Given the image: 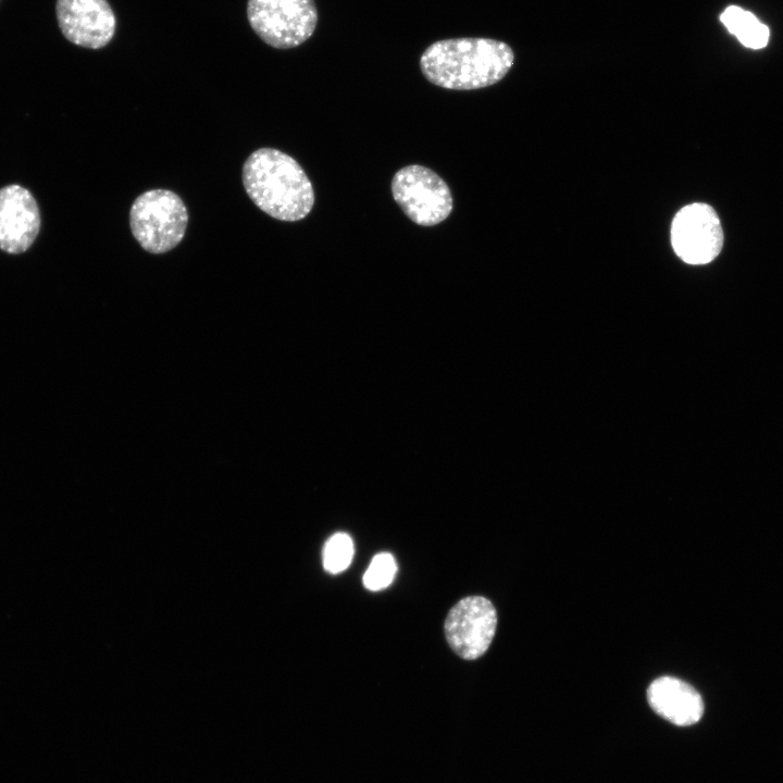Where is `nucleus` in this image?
I'll use <instances>...</instances> for the list:
<instances>
[{
	"mask_svg": "<svg viewBox=\"0 0 783 783\" xmlns=\"http://www.w3.org/2000/svg\"><path fill=\"white\" fill-rule=\"evenodd\" d=\"M514 53L505 42L489 38H455L432 44L420 67L432 84L453 90H472L498 83L513 65Z\"/></svg>",
	"mask_w": 783,
	"mask_h": 783,
	"instance_id": "f257e3e1",
	"label": "nucleus"
},
{
	"mask_svg": "<svg viewBox=\"0 0 783 783\" xmlns=\"http://www.w3.org/2000/svg\"><path fill=\"white\" fill-rule=\"evenodd\" d=\"M243 184L252 202L279 221L302 220L314 204L313 187L301 165L274 148H260L247 158Z\"/></svg>",
	"mask_w": 783,
	"mask_h": 783,
	"instance_id": "f03ea898",
	"label": "nucleus"
},
{
	"mask_svg": "<svg viewBox=\"0 0 783 783\" xmlns=\"http://www.w3.org/2000/svg\"><path fill=\"white\" fill-rule=\"evenodd\" d=\"M187 224L185 203L167 189L142 192L129 210L130 231L141 248L150 253L174 249L183 240Z\"/></svg>",
	"mask_w": 783,
	"mask_h": 783,
	"instance_id": "7ed1b4c3",
	"label": "nucleus"
},
{
	"mask_svg": "<svg viewBox=\"0 0 783 783\" xmlns=\"http://www.w3.org/2000/svg\"><path fill=\"white\" fill-rule=\"evenodd\" d=\"M247 18L266 45L290 49L312 36L318 10L314 0H248Z\"/></svg>",
	"mask_w": 783,
	"mask_h": 783,
	"instance_id": "20e7f679",
	"label": "nucleus"
},
{
	"mask_svg": "<svg viewBox=\"0 0 783 783\" xmlns=\"http://www.w3.org/2000/svg\"><path fill=\"white\" fill-rule=\"evenodd\" d=\"M391 192L403 213L421 226H433L448 217L453 201L446 182L419 164L407 165L393 177Z\"/></svg>",
	"mask_w": 783,
	"mask_h": 783,
	"instance_id": "39448f33",
	"label": "nucleus"
},
{
	"mask_svg": "<svg viewBox=\"0 0 783 783\" xmlns=\"http://www.w3.org/2000/svg\"><path fill=\"white\" fill-rule=\"evenodd\" d=\"M670 239L675 254L685 263L707 264L723 247V229L716 210L708 203L694 202L674 215Z\"/></svg>",
	"mask_w": 783,
	"mask_h": 783,
	"instance_id": "423d86ee",
	"label": "nucleus"
},
{
	"mask_svg": "<svg viewBox=\"0 0 783 783\" xmlns=\"http://www.w3.org/2000/svg\"><path fill=\"white\" fill-rule=\"evenodd\" d=\"M496 626L494 605L485 597L468 596L449 610L444 629L450 648L460 658L474 660L488 649Z\"/></svg>",
	"mask_w": 783,
	"mask_h": 783,
	"instance_id": "0eeeda50",
	"label": "nucleus"
},
{
	"mask_svg": "<svg viewBox=\"0 0 783 783\" xmlns=\"http://www.w3.org/2000/svg\"><path fill=\"white\" fill-rule=\"evenodd\" d=\"M55 14L63 36L79 47L101 49L115 34L116 18L107 0H57Z\"/></svg>",
	"mask_w": 783,
	"mask_h": 783,
	"instance_id": "6e6552de",
	"label": "nucleus"
},
{
	"mask_svg": "<svg viewBox=\"0 0 783 783\" xmlns=\"http://www.w3.org/2000/svg\"><path fill=\"white\" fill-rule=\"evenodd\" d=\"M39 228V209L32 194L18 185L0 189V248L9 253L23 252Z\"/></svg>",
	"mask_w": 783,
	"mask_h": 783,
	"instance_id": "1a4fd4ad",
	"label": "nucleus"
},
{
	"mask_svg": "<svg viewBox=\"0 0 783 783\" xmlns=\"http://www.w3.org/2000/svg\"><path fill=\"white\" fill-rule=\"evenodd\" d=\"M647 700L655 712L680 726L698 722L704 713L699 693L688 683L672 676L652 681L647 689Z\"/></svg>",
	"mask_w": 783,
	"mask_h": 783,
	"instance_id": "9d476101",
	"label": "nucleus"
},
{
	"mask_svg": "<svg viewBox=\"0 0 783 783\" xmlns=\"http://www.w3.org/2000/svg\"><path fill=\"white\" fill-rule=\"evenodd\" d=\"M726 29L750 49H761L769 40V28L751 12L737 5L728 7L720 16Z\"/></svg>",
	"mask_w": 783,
	"mask_h": 783,
	"instance_id": "9b49d317",
	"label": "nucleus"
},
{
	"mask_svg": "<svg viewBox=\"0 0 783 783\" xmlns=\"http://www.w3.org/2000/svg\"><path fill=\"white\" fill-rule=\"evenodd\" d=\"M353 544L346 533L334 534L324 546L323 566L330 573L344 571L351 562Z\"/></svg>",
	"mask_w": 783,
	"mask_h": 783,
	"instance_id": "f8f14e48",
	"label": "nucleus"
},
{
	"mask_svg": "<svg viewBox=\"0 0 783 783\" xmlns=\"http://www.w3.org/2000/svg\"><path fill=\"white\" fill-rule=\"evenodd\" d=\"M396 563L387 552L376 555L363 575V584L370 591H380L393 581Z\"/></svg>",
	"mask_w": 783,
	"mask_h": 783,
	"instance_id": "ddd939ff",
	"label": "nucleus"
}]
</instances>
